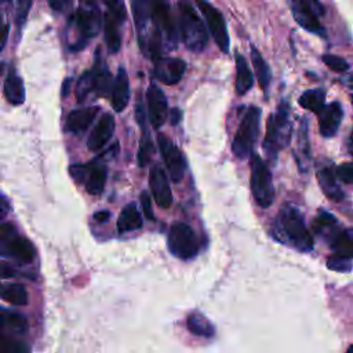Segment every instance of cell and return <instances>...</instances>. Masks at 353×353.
Wrapping results in <instances>:
<instances>
[{
	"label": "cell",
	"mask_w": 353,
	"mask_h": 353,
	"mask_svg": "<svg viewBox=\"0 0 353 353\" xmlns=\"http://www.w3.org/2000/svg\"><path fill=\"white\" fill-rule=\"evenodd\" d=\"M130 99V80L125 69L119 68L116 80L112 88V108L116 112H123Z\"/></svg>",
	"instance_id": "cell-19"
},
{
	"label": "cell",
	"mask_w": 353,
	"mask_h": 353,
	"mask_svg": "<svg viewBox=\"0 0 353 353\" xmlns=\"http://www.w3.org/2000/svg\"><path fill=\"white\" fill-rule=\"evenodd\" d=\"M312 229H313V232H316L317 234H321V236L327 237L328 240L339 230L336 218H335L332 214H330V212H327V211H324V210H321V211L317 214V216L314 218L313 225H312Z\"/></svg>",
	"instance_id": "cell-28"
},
{
	"label": "cell",
	"mask_w": 353,
	"mask_h": 353,
	"mask_svg": "<svg viewBox=\"0 0 353 353\" xmlns=\"http://www.w3.org/2000/svg\"><path fill=\"white\" fill-rule=\"evenodd\" d=\"M0 298L14 306H25L29 302L28 291L22 284L0 285Z\"/></svg>",
	"instance_id": "cell-30"
},
{
	"label": "cell",
	"mask_w": 353,
	"mask_h": 353,
	"mask_svg": "<svg viewBox=\"0 0 353 353\" xmlns=\"http://www.w3.org/2000/svg\"><path fill=\"white\" fill-rule=\"evenodd\" d=\"M97 0H81V4H85V6H92L95 4Z\"/></svg>",
	"instance_id": "cell-50"
},
{
	"label": "cell",
	"mask_w": 353,
	"mask_h": 353,
	"mask_svg": "<svg viewBox=\"0 0 353 353\" xmlns=\"http://www.w3.org/2000/svg\"><path fill=\"white\" fill-rule=\"evenodd\" d=\"M179 10V32L183 44L188 50L193 52H201L208 43V33L197 15L193 6H190L186 0L178 4Z\"/></svg>",
	"instance_id": "cell-3"
},
{
	"label": "cell",
	"mask_w": 353,
	"mask_h": 353,
	"mask_svg": "<svg viewBox=\"0 0 353 353\" xmlns=\"http://www.w3.org/2000/svg\"><path fill=\"white\" fill-rule=\"evenodd\" d=\"M345 84H346L350 90H353V74H350V76L345 80Z\"/></svg>",
	"instance_id": "cell-49"
},
{
	"label": "cell",
	"mask_w": 353,
	"mask_h": 353,
	"mask_svg": "<svg viewBox=\"0 0 353 353\" xmlns=\"http://www.w3.org/2000/svg\"><path fill=\"white\" fill-rule=\"evenodd\" d=\"M335 175L343 183H353V161H346L338 165L335 170Z\"/></svg>",
	"instance_id": "cell-39"
},
{
	"label": "cell",
	"mask_w": 353,
	"mask_h": 353,
	"mask_svg": "<svg viewBox=\"0 0 353 353\" xmlns=\"http://www.w3.org/2000/svg\"><path fill=\"white\" fill-rule=\"evenodd\" d=\"M236 92L239 95H244L254 84V76L252 72L245 61V58L236 52Z\"/></svg>",
	"instance_id": "cell-26"
},
{
	"label": "cell",
	"mask_w": 353,
	"mask_h": 353,
	"mask_svg": "<svg viewBox=\"0 0 353 353\" xmlns=\"http://www.w3.org/2000/svg\"><path fill=\"white\" fill-rule=\"evenodd\" d=\"M199 10L204 15V19L207 22V26L210 29V33L212 39L215 40L216 46L222 52L229 51V34L226 29V22L222 17V14L207 0H194Z\"/></svg>",
	"instance_id": "cell-11"
},
{
	"label": "cell",
	"mask_w": 353,
	"mask_h": 353,
	"mask_svg": "<svg viewBox=\"0 0 353 353\" xmlns=\"http://www.w3.org/2000/svg\"><path fill=\"white\" fill-rule=\"evenodd\" d=\"M149 186L154 201L161 208H168L172 204V192L168 183V178L160 165H153L149 175Z\"/></svg>",
	"instance_id": "cell-15"
},
{
	"label": "cell",
	"mask_w": 353,
	"mask_h": 353,
	"mask_svg": "<svg viewBox=\"0 0 353 353\" xmlns=\"http://www.w3.org/2000/svg\"><path fill=\"white\" fill-rule=\"evenodd\" d=\"M185 70H186V62L181 58L160 57L154 59L153 74L160 83L165 85L176 84L185 74Z\"/></svg>",
	"instance_id": "cell-13"
},
{
	"label": "cell",
	"mask_w": 353,
	"mask_h": 353,
	"mask_svg": "<svg viewBox=\"0 0 353 353\" xmlns=\"http://www.w3.org/2000/svg\"><path fill=\"white\" fill-rule=\"evenodd\" d=\"M332 255L353 261V229H339L331 239Z\"/></svg>",
	"instance_id": "cell-22"
},
{
	"label": "cell",
	"mask_w": 353,
	"mask_h": 353,
	"mask_svg": "<svg viewBox=\"0 0 353 353\" xmlns=\"http://www.w3.org/2000/svg\"><path fill=\"white\" fill-rule=\"evenodd\" d=\"M33 0H17V10H15V23L19 29L23 28L28 15L30 12Z\"/></svg>",
	"instance_id": "cell-35"
},
{
	"label": "cell",
	"mask_w": 353,
	"mask_h": 353,
	"mask_svg": "<svg viewBox=\"0 0 353 353\" xmlns=\"http://www.w3.org/2000/svg\"><path fill=\"white\" fill-rule=\"evenodd\" d=\"M70 84H72V79H70V77H68V79L63 80V83H62V90H61L63 98L68 97V94H69V91H70Z\"/></svg>",
	"instance_id": "cell-47"
},
{
	"label": "cell",
	"mask_w": 353,
	"mask_h": 353,
	"mask_svg": "<svg viewBox=\"0 0 353 353\" xmlns=\"http://www.w3.org/2000/svg\"><path fill=\"white\" fill-rule=\"evenodd\" d=\"M92 77H94V92L97 97H105L110 92V84H112V74L109 72L108 65L101 58V48L97 51L94 68L91 69Z\"/></svg>",
	"instance_id": "cell-20"
},
{
	"label": "cell",
	"mask_w": 353,
	"mask_h": 353,
	"mask_svg": "<svg viewBox=\"0 0 353 353\" xmlns=\"http://www.w3.org/2000/svg\"><path fill=\"white\" fill-rule=\"evenodd\" d=\"M94 91V77H92V72L87 70L84 72L76 85V98L79 102L85 101V98L88 97L90 92Z\"/></svg>",
	"instance_id": "cell-34"
},
{
	"label": "cell",
	"mask_w": 353,
	"mask_h": 353,
	"mask_svg": "<svg viewBox=\"0 0 353 353\" xmlns=\"http://www.w3.org/2000/svg\"><path fill=\"white\" fill-rule=\"evenodd\" d=\"M319 183L324 192V194L334 201H339L345 197L342 189L338 185V178L335 172L330 167H323L317 171Z\"/></svg>",
	"instance_id": "cell-23"
},
{
	"label": "cell",
	"mask_w": 353,
	"mask_h": 353,
	"mask_svg": "<svg viewBox=\"0 0 353 353\" xmlns=\"http://www.w3.org/2000/svg\"><path fill=\"white\" fill-rule=\"evenodd\" d=\"M139 199H141V205H142V211H143L145 216L149 221H154V214H153V210H152V200H150L149 193L148 192H142Z\"/></svg>",
	"instance_id": "cell-40"
},
{
	"label": "cell",
	"mask_w": 353,
	"mask_h": 353,
	"mask_svg": "<svg viewBox=\"0 0 353 353\" xmlns=\"http://www.w3.org/2000/svg\"><path fill=\"white\" fill-rule=\"evenodd\" d=\"M294 19L307 32L325 37L324 28L317 17L324 14V7L317 0H288Z\"/></svg>",
	"instance_id": "cell-10"
},
{
	"label": "cell",
	"mask_w": 353,
	"mask_h": 353,
	"mask_svg": "<svg viewBox=\"0 0 353 353\" xmlns=\"http://www.w3.org/2000/svg\"><path fill=\"white\" fill-rule=\"evenodd\" d=\"M153 152H154V145L148 132V127H142V137H141V143H139V149H138V154H137L138 165L146 167L149 164V161L152 160Z\"/></svg>",
	"instance_id": "cell-33"
},
{
	"label": "cell",
	"mask_w": 353,
	"mask_h": 353,
	"mask_svg": "<svg viewBox=\"0 0 353 353\" xmlns=\"http://www.w3.org/2000/svg\"><path fill=\"white\" fill-rule=\"evenodd\" d=\"M347 149H349L350 154L353 156V130H352V132H350V137H349V139H347Z\"/></svg>",
	"instance_id": "cell-48"
},
{
	"label": "cell",
	"mask_w": 353,
	"mask_h": 353,
	"mask_svg": "<svg viewBox=\"0 0 353 353\" xmlns=\"http://www.w3.org/2000/svg\"><path fill=\"white\" fill-rule=\"evenodd\" d=\"M321 59L334 72H339L341 73V72H346L349 69V63L343 58H341L338 55L325 54V55H323Z\"/></svg>",
	"instance_id": "cell-37"
},
{
	"label": "cell",
	"mask_w": 353,
	"mask_h": 353,
	"mask_svg": "<svg viewBox=\"0 0 353 353\" xmlns=\"http://www.w3.org/2000/svg\"><path fill=\"white\" fill-rule=\"evenodd\" d=\"M168 250L179 259H192L199 252V240L194 230L183 222H175L168 230Z\"/></svg>",
	"instance_id": "cell-8"
},
{
	"label": "cell",
	"mask_w": 353,
	"mask_h": 353,
	"mask_svg": "<svg viewBox=\"0 0 353 353\" xmlns=\"http://www.w3.org/2000/svg\"><path fill=\"white\" fill-rule=\"evenodd\" d=\"M114 119L110 113H105L99 120L98 123L95 124V127L92 128L90 137H88V141H87V146L91 152H95V150H99L102 149L108 142L109 139L112 138L113 132H114Z\"/></svg>",
	"instance_id": "cell-16"
},
{
	"label": "cell",
	"mask_w": 353,
	"mask_h": 353,
	"mask_svg": "<svg viewBox=\"0 0 353 353\" xmlns=\"http://www.w3.org/2000/svg\"><path fill=\"white\" fill-rule=\"evenodd\" d=\"M251 59H252L258 84L263 91H266L270 84V69H269L266 61L262 58V55L259 54V51L255 47H251Z\"/></svg>",
	"instance_id": "cell-32"
},
{
	"label": "cell",
	"mask_w": 353,
	"mask_h": 353,
	"mask_svg": "<svg viewBox=\"0 0 353 353\" xmlns=\"http://www.w3.org/2000/svg\"><path fill=\"white\" fill-rule=\"evenodd\" d=\"M294 157L298 164V168L301 172H306L310 161V143H309V137H307V123L306 119H302L301 127L298 130V137H296V143L294 149Z\"/></svg>",
	"instance_id": "cell-21"
},
{
	"label": "cell",
	"mask_w": 353,
	"mask_h": 353,
	"mask_svg": "<svg viewBox=\"0 0 353 353\" xmlns=\"http://www.w3.org/2000/svg\"><path fill=\"white\" fill-rule=\"evenodd\" d=\"M4 97L12 105H21L25 101V87L22 79L11 69L4 83Z\"/></svg>",
	"instance_id": "cell-25"
},
{
	"label": "cell",
	"mask_w": 353,
	"mask_h": 353,
	"mask_svg": "<svg viewBox=\"0 0 353 353\" xmlns=\"http://www.w3.org/2000/svg\"><path fill=\"white\" fill-rule=\"evenodd\" d=\"M19 272L12 268L11 265L7 263H0V279H7V277H15L18 276Z\"/></svg>",
	"instance_id": "cell-42"
},
{
	"label": "cell",
	"mask_w": 353,
	"mask_h": 353,
	"mask_svg": "<svg viewBox=\"0 0 353 353\" xmlns=\"http://www.w3.org/2000/svg\"><path fill=\"white\" fill-rule=\"evenodd\" d=\"M343 117V110L339 102H332L320 112L319 130L324 138H331L336 134Z\"/></svg>",
	"instance_id": "cell-17"
},
{
	"label": "cell",
	"mask_w": 353,
	"mask_h": 353,
	"mask_svg": "<svg viewBox=\"0 0 353 353\" xmlns=\"http://www.w3.org/2000/svg\"><path fill=\"white\" fill-rule=\"evenodd\" d=\"M109 218H110V214H109V211H106V210H101V211H97V212L94 214V219H95L98 223L106 222Z\"/></svg>",
	"instance_id": "cell-45"
},
{
	"label": "cell",
	"mask_w": 353,
	"mask_h": 353,
	"mask_svg": "<svg viewBox=\"0 0 353 353\" xmlns=\"http://www.w3.org/2000/svg\"><path fill=\"white\" fill-rule=\"evenodd\" d=\"M98 112H99L98 106H88V108L72 110L66 119V130L73 134L84 132L91 125Z\"/></svg>",
	"instance_id": "cell-18"
},
{
	"label": "cell",
	"mask_w": 353,
	"mask_h": 353,
	"mask_svg": "<svg viewBox=\"0 0 353 353\" xmlns=\"http://www.w3.org/2000/svg\"><path fill=\"white\" fill-rule=\"evenodd\" d=\"M103 3L108 7V12L113 15L120 23H124L127 17L124 0H103Z\"/></svg>",
	"instance_id": "cell-36"
},
{
	"label": "cell",
	"mask_w": 353,
	"mask_h": 353,
	"mask_svg": "<svg viewBox=\"0 0 353 353\" xmlns=\"http://www.w3.org/2000/svg\"><path fill=\"white\" fill-rule=\"evenodd\" d=\"M186 325H188V330L192 334L197 335V336L211 338L215 332V328L211 324V321L204 314H201L200 312L190 313L188 320H186Z\"/></svg>",
	"instance_id": "cell-29"
},
{
	"label": "cell",
	"mask_w": 353,
	"mask_h": 353,
	"mask_svg": "<svg viewBox=\"0 0 353 353\" xmlns=\"http://www.w3.org/2000/svg\"><path fill=\"white\" fill-rule=\"evenodd\" d=\"M352 263H353V261L339 258L335 255H331L327 259V268L331 270H335V272H349V270H352V266H353Z\"/></svg>",
	"instance_id": "cell-38"
},
{
	"label": "cell",
	"mask_w": 353,
	"mask_h": 353,
	"mask_svg": "<svg viewBox=\"0 0 353 353\" xmlns=\"http://www.w3.org/2000/svg\"><path fill=\"white\" fill-rule=\"evenodd\" d=\"M324 102H325V92L323 88L307 90L299 97V105L303 109H307L313 113H320L325 106Z\"/></svg>",
	"instance_id": "cell-31"
},
{
	"label": "cell",
	"mask_w": 353,
	"mask_h": 353,
	"mask_svg": "<svg viewBox=\"0 0 353 353\" xmlns=\"http://www.w3.org/2000/svg\"><path fill=\"white\" fill-rule=\"evenodd\" d=\"M259 121L261 109L258 106H250L232 141V152L237 159H245L252 153V148L259 132Z\"/></svg>",
	"instance_id": "cell-6"
},
{
	"label": "cell",
	"mask_w": 353,
	"mask_h": 353,
	"mask_svg": "<svg viewBox=\"0 0 353 353\" xmlns=\"http://www.w3.org/2000/svg\"><path fill=\"white\" fill-rule=\"evenodd\" d=\"M0 256L28 265L36 258V248L30 240L21 236L10 223L0 225Z\"/></svg>",
	"instance_id": "cell-5"
},
{
	"label": "cell",
	"mask_w": 353,
	"mask_h": 353,
	"mask_svg": "<svg viewBox=\"0 0 353 353\" xmlns=\"http://www.w3.org/2000/svg\"><path fill=\"white\" fill-rule=\"evenodd\" d=\"M70 175L84 185L90 194H101L106 183L108 168L105 163L94 160L88 164H74L70 167Z\"/></svg>",
	"instance_id": "cell-9"
},
{
	"label": "cell",
	"mask_w": 353,
	"mask_h": 353,
	"mask_svg": "<svg viewBox=\"0 0 353 353\" xmlns=\"http://www.w3.org/2000/svg\"><path fill=\"white\" fill-rule=\"evenodd\" d=\"M182 117V112L178 109V108H174L171 109V113H170V119H171V123L172 124H178L179 120Z\"/></svg>",
	"instance_id": "cell-46"
},
{
	"label": "cell",
	"mask_w": 353,
	"mask_h": 353,
	"mask_svg": "<svg viewBox=\"0 0 353 353\" xmlns=\"http://www.w3.org/2000/svg\"><path fill=\"white\" fill-rule=\"evenodd\" d=\"M157 142H159L161 157L167 167L168 175L171 176V181L181 182L186 171V159L183 153L170 138H167L161 132H159L157 135Z\"/></svg>",
	"instance_id": "cell-12"
},
{
	"label": "cell",
	"mask_w": 353,
	"mask_h": 353,
	"mask_svg": "<svg viewBox=\"0 0 353 353\" xmlns=\"http://www.w3.org/2000/svg\"><path fill=\"white\" fill-rule=\"evenodd\" d=\"M250 183H251V192L256 204L262 208L270 207L274 200L273 178L268 164L258 154H252L251 157Z\"/></svg>",
	"instance_id": "cell-7"
},
{
	"label": "cell",
	"mask_w": 353,
	"mask_h": 353,
	"mask_svg": "<svg viewBox=\"0 0 353 353\" xmlns=\"http://www.w3.org/2000/svg\"><path fill=\"white\" fill-rule=\"evenodd\" d=\"M48 3L55 11H63L69 6L70 0H48Z\"/></svg>",
	"instance_id": "cell-44"
},
{
	"label": "cell",
	"mask_w": 353,
	"mask_h": 353,
	"mask_svg": "<svg viewBox=\"0 0 353 353\" xmlns=\"http://www.w3.org/2000/svg\"><path fill=\"white\" fill-rule=\"evenodd\" d=\"M148 119L153 128H160L168 116V103L163 90L152 83L146 91Z\"/></svg>",
	"instance_id": "cell-14"
},
{
	"label": "cell",
	"mask_w": 353,
	"mask_h": 353,
	"mask_svg": "<svg viewBox=\"0 0 353 353\" xmlns=\"http://www.w3.org/2000/svg\"><path fill=\"white\" fill-rule=\"evenodd\" d=\"M352 103H353V97H352Z\"/></svg>",
	"instance_id": "cell-52"
},
{
	"label": "cell",
	"mask_w": 353,
	"mask_h": 353,
	"mask_svg": "<svg viewBox=\"0 0 353 353\" xmlns=\"http://www.w3.org/2000/svg\"><path fill=\"white\" fill-rule=\"evenodd\" d=\"M347 352H349V353H353V345H352V346H349V349H347Z\"/></svg>",
	"instance_id": "cell-51"
},
{
	"label": "cell",
	"mask_w": 353,
	"mask_h": 353,
	"mask_svg": "<svg viewBox=\"0 0 353 353\" xmlns=\"http://www.w3.org/2000/svg\"><path fill=\"white\" fill-rule=\"evenodd\" d=\"M70 22L76 32V39L69 44V48L70 51H80L85 47L90 39L98 34L102 25V17L97 4H80Z\"/></svg>",
	"instance_id": "cell-4"
},
{
	"label": "cell",
	"mask_w": 353,
	"mask_h": 353,
	"mask_svg": "<svg viewBox=\"0 0 353 353\" xmlns=\"http://www.w3.org/2000/svg\"><path fill=\"white\" fill-rule=\"evenodd\" d=\"M141 228H142V218L137 204L135 203L125 204L120 211V215L117 219V230L120 233H127V232L138 230Z\"/></svg>",
	"instance_id": "cell-24"
},
{
	"label": "cell",
	"mask_w": 353,
	"mask_h": 353,
	"mask_svg": "<svg viewBox=\"0 0 353 353\" xmlns=\"http://www.w3.org/2000/svg\"><path fill=\"white\" fill-rule=\"evenodd\" d=\"M8 22L6 15L0 11V51L4 48L6 43H7V37H8Z\"/></svg>",
	"instance_id": "cell-41"
},
{
	"label": "cell",
	"mask_w": 353,
	"mask_h": 353,
	"mask_svg": "<svg viewBox=\"0 0 353 353\" xmlns=\"http://www.w3.org/2000/svg\"><path fill=\"white\" fill-rule=\"evenodd\" d=\"M120 22L110 15L109 12L103 17V29H105V43L110 54H114L120 50L121 34H120Z\"/></svg>",
	"instance_id": "cell-27"
},
{
	"label": "cell",
	"mask_w": 353,
	"mask_h": 353,
	"mask_svg": "<svg viewBox=\"0 0 353 353\" xmlns=\"http://www.w3.org/2000/svg\"><path fill=\"white\" fill-rule=\"evenodd\" d=\"M292 135V121L290 117V105L287 101H281L277 109L269 116L266 124V135L263 139V150L270 163L277 161V154L284 149Z\"/></svg>",
	"instance_id": "cell-2"
},
{
	"label": "cell",
	"mask_w": 353,
	"mask_h": 353,
	"mask_svg": "<svg viewBox=\"0 0 353 353\" xmlns=\"http://www.w3.org/2000/svg\"><path fill=\"white\" fill-rule=\"evenodd\" d=\"M273 233L277 240L290 244L299 251L309 252L313 250V236L305 223L303 215L295 205L287 204L281 207L274 219Z\"/></svg>",
	"instance_id": "cell-1"
},
{
	"label": "cell",
	"mask_w": 353,
	"mask_h": 353,
	"mask_svg": "<svg viewBox=\"0 0 353 353\" xmlns=\"http://www.w3.org/2000/svg\"><path fill=\"white\" fill-rule=\"evenodd\" d=\"M10 210H11V205L8 203V199L3 193H0V221H3L8 215Z\"/></svg>",
	"instance_id": "cell-43"
}]
</instances>
